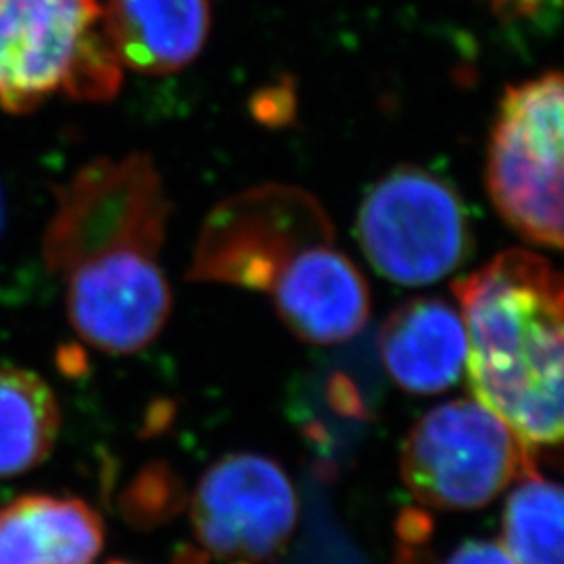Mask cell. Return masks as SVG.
Here are the masks:
<instances>
[{"label": "cell", "mask_w": 564, "mask_h": 564, "mask_svg": "<svg viewBox=\"0 0 564 564\" xmlns=\"http://www.w3.org/2000/svg\"><path fill=\"white\" fill-rule=\"evenodd\" d=\"M2 228H4V197L0 191V235H2Z\"/></svg>", "instance_id": "obj_17"}, {"label": "cell", "mask_w": 564, "mask_h": 564, "mask_svg": "<svg viewBox=\"0 0 564 564\" xmlns=\"http://www.w3.org/2000/svg\"><path fill=\"white\" fill-rule=\"evenodd\" d=\"M535 454L484 403L454 400L410 429L400 468L421 505L477 510L535 468Z\"/></svg>", "instance_id": "obj_5"}, {"label": "cell", "mask_w": 564, "mask_h": 564, "mask_svg": "<svg viewBox=\"0 0 564 564\" xmlns=\"http://www.w3.org/2000/svg\"><path fill=\"white\" fill-rule=\"evenodd\" d=\"M101 514L80 498L25 494L0 508V564H93Z\"/></svg>", "instance_id": "obj_12"}, {"label": "cell", "mask_w": 564, "mask_h": 564, "mask_svg": "<svg viewBox=\"0 0 564 564\" xmlns=\"http://www.w3.org/2000/svg\"><path fill=\"white\" fill-rule=\"evenodd\" d=\"M109 564H128V563H109Z\"/></svg>", "instance_id": "obj_18"}, {"label": "cell", "mask_w": 564, "mask_h": 564, "mask_svg": "<svg viewBox=\"0 0 564 564\" xmlns=\"http://www.w3.org/2000/svg\"><path fill=\"white\" fill-rule=\"evenodd\" d=\"M120 61L99 0H0V109L32 113L55 95L109 102Z\"/></svg>", "instance_id": "obj_2"}, {"label": "cell", "mask_w": 564, "mask_h": 564, "mask_svg": "<svg viewBox=\"0 0 564 564\" xmlns=\"http://www.w3.org/2000/svg\"><path fill=\"white\" fill-rule=\"evenodd\" d=\"M379 347L389 377L416 395L442 393L466 370L460 310L440 297H414L395 307L384 318Z\"/></svg>", "instance_id": "obj_10"}, {"label": "cell", "mask_w": 564, "mask_h": 564, "mask_svg": "<svg viewBox=\"0 0 564 564\" xmlns=\"http://www.w3.org/2000/svg\"><path fill=\"white\" fill-rule=\"evenodd\" d=\"M466 328L468 383L527 447L563 440L564 282L529 249H506L452 284Z\"/></svg>", "instance_id": "obj_1"}, {"label": "cell", "mask_w": 564, "mask_h": 564, "mask_svg": "<svg viewBox=\"0 0 564 564\" xmlns=\"http://www.w3.org/2000/svg\"><path fill=\"white\" fill-rule=\"evenodd\" d=\"M101 7L121 67L142 76L181 72L209 39V0H105Z\"/></svg>", "instance_id": "obj_11"}, {"label": "cell", "mask_w": 564, "mask_h": 564, "mask_svg": "<svg viewBox=\"0 0 564 564\" xmlns=\"http://www.w3.org/2000/svg\"><path fill=\"white\" fill-rule=\"evenodd\" d=\"M563 76L510 86L491 128L485 182L498 214L524 241L563 247Z\"/></svg>", "instance_id": "obj_4"}, {"label": "cell", "mask_w": 564, "mask_h": 564, "mask_svg": "<svg viewBox=\"0 0 564 564\" xmlns=\"http://www.w3.org/2000/svg\"><path fill=\"white\" fill-rule=\"evenodd\" d=\"M59 433L61 405L53 387L34 370L0 364V479L46 463Z\"/></svg>", "instance_id": "obj_13"}, {"label": "cell", "mask_w": 564, "mask_h": 564, "mask_svg": "<svg viewBox=\"0 0 564 564\" xmlns=\"http://www.w3.org/2000/svg\"><path fill=\"white\" fill-rule=\"evenodd\" d=\"M191 521L203 547L224 561L262 563L281 552L297 524V496L281 464L230 454L197 485Z\"/></svg>", "instance_id": "obj_8"}, {"label": "cell", "mask_w": 564, "mask_h": 564, "mask_svg": "<svg viewBox=\"0 0 564 564\" xmlns=\"http://www.w3.org/2000/svg\"><path fill=\"white\" fill-rule=\"evenodd\" d=\"M337 241L323 203L289 184H262L218 203L203 223L186 279L276 297L303 263Z\"/></svg>", "instance_id": "obj_3"}, {"label": "cell", "mask_w": 564, "mask_h": 564, "mask_svg": "<svg viewBox=\"0 0 564 564\" xmlns=\"http://www.w3.org/2000/svg\"><path fill=\"white\" fill-rule=\"evenodd\" d=\"M55 195L57 209L44 235L51 272L63 276L76 263L109 251H162L170 202L149 155L95 160Z\"/></svg>", "instance_id": "obj_7"}, {"label": "cell", "mask_w": 564, "mask_h": 564, "mask_svg": "<svg viewBox=\"0 0 564 564\" xmlns=\"http://www.w3.org/2000/svg\"><path fill=\"white\" fill-rule=\"evenodd\" d=\"M491 11L502 20H531L545 13L552 7H558L561 0H485Z\"/></svg>", "instance_id": "obj_16"}, {"label": "cell", "mask_w": 564, "mask_h": 564, "mask_svg": "<svg viewBox=\"0 0 564 564\" xmlns=\"http://www.w3.org/2000/svg\"><path fill=\"white\" fill-rule=\"evenodd\" d=\"M65 310L82 341L109 356L142 351L162 335L174 295L158 256L109 251L63 274Z\"/></svg>", "instance_id": "obj_9"}, {"label": "cell", "mask_w": 564, "mask_h": 564, "mask_svg": "<svg viewBox=\"0 0 564 564\" xmlns=\"http://www.w3.org/2000/svg\"><path fill=\"white\" fill-rule=\"evenodd\" d=\"M358 239L370 265L403 286L442 281L473 249L470 220L456 188L414 165L391 170L368 191Z\"/></svg>", "instance_id": "obj_6"}, {"label": "cell", "mask_w": 564, "mask_h": 564, "mask_svg": "<svg viewBox=\"0 0 564 564\" xmlns=\"http://www.w3.org/2000/svg\"><path fill=\"white\" fill-rule=\"evenodd\" d=\"M444 564H517L502 544L470 540L458 545Z\"/></svg>", "instance_id": "obj_15"}, {"label": "cell", "mask_w": 564, "mask_h": 564, "mask_svg": "<svg viewBox=\"0 0 564 564\" xmlns=\"http://www.w3.org/2000/svg\"><path fill=\"white\" fill-rule=\"evenodd\" d=\"M510 491L502 517L506 552L517 564H563V489L527 470Z\"/></svg>", "instance_id": "obj_14"}]
</instances>
